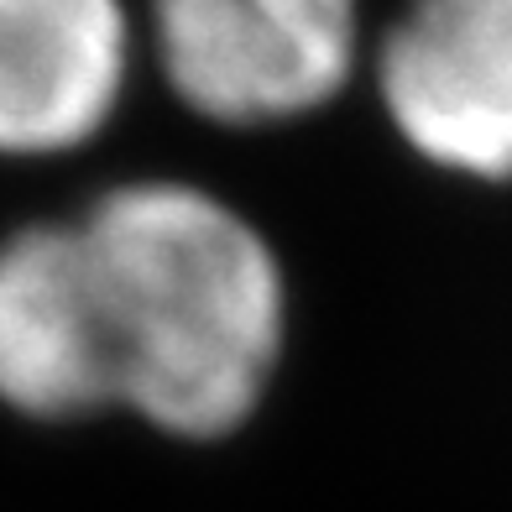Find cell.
I'll return each mask as SVG.
<instances>
[{
    "mask_svg": "<svg viewBox=\"0 0 512 512\" xmlns=\"http://www.w3.org/2000/svg\"><path fill=\"white\" fill-rule=\"evenodd\" d=\"M79 230L115 335L121 408L194 445L246 429L288 340V283L262 230L178 178L121 183Z\"/></svg>",
    "mask_w": 512,
    "mask_h": 512,
    "instance_id": "obj_1",
    "label": "cell"
},
{
    "mask_svg": "<svg viewBox=\"0 0 512 512\" xmlns=\"http://www.w3.org/2000/svg\"><path fill=\"white\" fill-rule=\"evenodd\" d=\"M173 95L215 126H272L330 105L356 74L345 0H168L152 11Z\"/></svg>",
    "mask_w": 512,
    "mask_h": 512,
    "instance_id": "obj_2",
    "label": "cell"
},
{
    "mask_svg": "<svg viewBox=\"0 0 512 512\" xmlns=\"http://www.w3.org/2000/svg\"><path fill=\"white\" fill-rule=\"evenodd\" d=\"M392 131L429 168L512 183V0H429L377 53Z\"/></svg>",
    "mask_w": 512,
    "mask_h": 512,
    "instance_id": "obj_3",
    "label": "cell"
},
{
    "mask_svg": "<svg viewBox=\"0 0 512 512\" xmlns=\"http://www.w3.org/2000/svg\"><path fill=\"white\" fill-rule=\"evenodd\" d=\"M0 403L42 424L121 408L115 335L79 225L0 241Z\"/></svg>",
    "mask_w": 512,
    "mask_h": 512,
    "instance_id": "obj_4",
    "label": "cell"
},
{
    "mask_svg": "<svg viewBox=\"0 0 512 512\" xmlns=\"http://www.w3.org/2000/svg\"><path fill=\"white\" fill-rule=\"evenodd\" d=\"M131 27L110 0H0V157L100 136L126 95Z\"/></svg>",
    "mask_w": 512,
    "mask_h": 512,
    "instance_id": "obj_5",
    "label": "cell"
}]
</instances>
